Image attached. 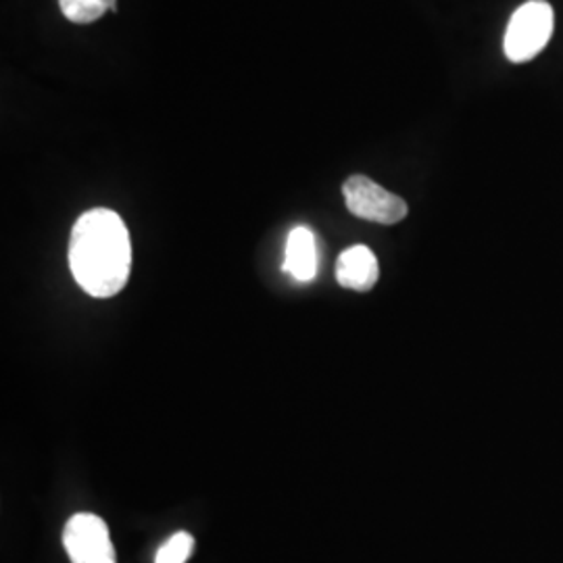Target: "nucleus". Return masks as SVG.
I'll list each match as a JSON object with an SVG mask.
<instances>
[{
	"mask_svg": "<svg viewBox=\"0 0 563 563\" xmlns=\"http://www.w3.org/2000/svg\"><path fill=\"white\" fill-rule=\"evenodd\" d=\"M69 267L81 290L97 299L115 297L130 280L132 242L111 209L86 211L71 230Z\"/></svg>",
	"mask_w": 563,
	"mask_h": 563,
	"instance_id": "f257e3e1",
	"label": "nucleus"
},
{
	"mask_svg": "<svg viewBox=\"0 0 563 563\" xmlns=\"http://www.w3.org/2000/svg\"><path fill=\"white\" fill-rule=\"evenodd\" d=\"M63 544L71 563H118L109 528L95 514H76L65 523Z\"/></svg>",
	"mask_w": 563,
	"mask_h": 563,
	"instance_id": "20e7f679",
	"label": "nucleus"
},
{
	"mask_svg": "<svg viewBox=\"0 0 563 563\" xmlns=\"http://www.w3.org/2000/svg\"><path fill=\"white\" fill-rule=\"evenodd\" d=\"M346 209L367 222L393 225L405 220L407 202L401 197L384 190L380 184L369 180L367 176H351L342 186Z\"/></svg>",
	"mask_w": 563,
	"mask_h": 563,
	"instance_id": "7ed1b4c3",
	"label": "nucleus"
},
{
	"mask_svg": "<svg viewBox=\"0 0 563 563\" xmlns=\"http://www.w3.org/2000/svg\"><path fill=\"white\" fill-rule=\"evenodd\" d=\"M553 34V9L544 0H528L507 25L505 57L511 63L534 59Z\"/></svg>",
	"mask_w": 563,
	"mask_h": 563,
	"instance_id": "f03ea898",
	"label": "nucleus"
},
{
	"mask_svg": "<svg viewBox=\"0 0 563 563\" xmlns=\"http://www.w3.org/2000/svg\"><path fill=\"white\" fill-rule=\"evenodd\" d=\"M380 278L378 260L365 244H355L346 251H342L336 262V280L342 288L367 292L376 286Z\"/></svg>",
	"mask_w": 563,
	"mask_h": 563,
	"instance_id": "39448f33",
	"label": "nucleus"
},
{
	"mask_svg": "<svg viewBox=\"0 0 563 563\" xmlns=\"http://www.w3.org/2000/svg\"><path fill=\"white\" fill-rule=\"evenodd\" d=\"M195 551V539L188 532L174 534L155 555V563H186Z\"/></svg>",
	"mask_w": 563,
	"mask_h": 563,
	"instance_id": "6e6552de",
	"label": "nucleus"
},
{
	"mask_svg": "<svg viewBox=\"0 0 563 563\" xmlns=\"http://www.w3.org/2000/svg\"><path fill=\"white\" fill-rule=\"evenodd\" d=\"M284 272L297 282H311L318 274V244L309 228L299 225L288 234Z\"/></svg>",
	"mask_w": 563,
	"mask_h": 563,
	"instance_id": "423d86ee",
	"label": "nucleus"
},
{
	"mask_svg": "<svg viewBox=\"0 0 563 563\" xmlns=\"http://www.w3.org/2000/svg\"><path fill=\"white\" fill-rule=\"evenodd\" d=\"M63 15L74 23H92L107 11H118V0H59Z\"/></svg>",
	"mask_w": 563,
	"mask_h": 563,
	"instance_id": "0eeeda50",
	"label": "nucleus"
}]
</instances>
